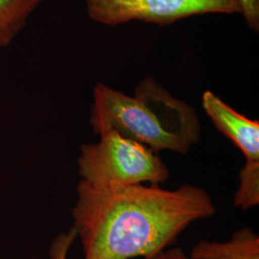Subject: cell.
<instances>
[{
  "instance_id": "cell-1",
  "label": "cell",
  "mask_w": 259,
  "mask_h": 259,
  "mask_svg": "<svg viewBox=\"0 0 259 259\" xmlns=\"http://www.w3.org/2000/svg\"><path fill=\"white\" fill-rule=\"evenodd\" d=\"M215 213L211 196L200 186L96 188L82 180L71 211L83 259L148 257L174 244L192 223Z\"/></svg>"
},
{
  "instance_id": "cell-2",
  "label": "cell",
  "mask_w": 259,
  "mask_h": 259,
  "mask_svg": "<svg viewBox=\"0 0 259 259\" xmlns=\"http://www.w3.org/2000/svg\"><path fill=\"white\" fill-rule=\"evenodd\" d=\"M91 125L95 135L114 130L157 153L167 150L186 155L202 135L194 108L174 97L153 77L142 79L135 96L96 84Z\"/></svg>"
},
{
  "instance_id": "cell-3",
  "label": "cell",
  "mask_w": 259,
  "mask_h": 259,
  "mask_svg": "<svg viewBox=\"0 0 259 259\" xmlns=\"http://www.w3.org/2000/svg\"><path fill=\"white\" fill-rule=\"evenodd\" d=\"M96 143L80 148L78 170L82 181L96 188L159 185L169 178V170L158 153L114 130L98 135Z\"/></svg>"
},
{
  "instance_id": "cell-4",
  "label": "cell",
  "mask_w": 259,
  "mask_h": 259,
  "mask_svg": "<svg viewBox=\"0 0 259 259\" xmlns=\"http://www.w3.org/2000/svg\"><path fill=\"white\" fill-rule=\"evenodd\" d=\"M90 18L115 26L132 20L158 25L204 14H241L239 0H85Z\"/></svg>"
},
{
  "instance_id": "cell-5",
  "label": "cell",
  "mask_w": 259,
  "mask_h": 259,
  "mask_svg": "<svg viewBox=\"0 0 259 259\" xmlns=\"http://www.w3.org/2000/svg\"><path fill=\"white\" fill-rule=\"evenodd\" d=\"M202 105L215 128L240 149L246 162L259 163L258 121L241 114L210 91L204 92Z\"/></svg>"
},
{
  "instance_id": "cell-6",
  "label": "cell",
  "mask_w": 259,
  "mask_h": 259,
  "mask_svg": "<svg viewBox=\"0 0 259 259\" xmlns=\"http://www.w3.org/2000/svg\"><path fill=\"white\" fill-rule=\"evenodd\" d=\"M192 259H259V237L250 228L233 232L225 242L201 240L192 248Z\"/></svg>"
},
{
  "instance_id": "cell-7",
  "label": "cell",
  "mask_w": 259,
  "mask_h": 259,
  "mask_svg": "<svg viewBox=\"0 0 259 259\" xmlns=\"http://www.w3.org/2000/svg\"><path fill=\"white\" fill-rule=\"evenodd\" d=\"M45 0H0V47H8Z\"/></svg>"
},
{
  "instance_id": "cell-8",
  "label": "cell",
  "mask_w": 259,
  "mask_h": 259,
  "mask_svg": "<svg viewBox=\"0 0 259 259\" xmlns=\"http://www.w3.org/2000/svg\"><path fill=\"white\" fill-rule=\"evenodd\" d=\"M239 185L234 196V206L248 210L259 204V163L245 162L239 171Z\"/></svg>"
},
{
  "instance_id": "cell-9",
  "label": "cell",
  "mask_w": 259,
  "mask_h": 259,
  "mask_svg": "<svg viewBox=\"0 0 259 259\" xmlns=\"http://www.w3.org/2000/svg\"><path fill=\"white\" fill-rule=\"evenodd\" d=\"M77 235L73 229L68 232H63L59 234L53 241L50 249L51 259H66L67 253L73 244Z\"/></svg>"
},
{
  "instance_id": "cell-10",
  "label": "cell",
  "mask_w": 259,
  "mask_h": 259,
  "mask_svg": "<svg viewBox=\"0 0 259 259\" xmlns=\"http://www.w3.org/2000/svg\"><path fill=\"white\" fill-rule=\"evenodd\" d=\"M241 14L243 15L249 27L258 32L259 30V0H239Z\"/></svg>"
},
{
  "instance_id": "cell-11",
  "label": "cell",
  "mask_w": 259,
  "mask_h": 259,
  "mask_svg": "<svg viewBox=\"0 0 259 259\" xmlns=\"http://www.w3.org/2000/svg\"><path fill=\"white\" fill-rule=\"evenodd\" d=\"M142 259H192L189 255H186L185 251L181 248H172L168 250H162L153 254L148 257Z\"/></svg>"
}]
</instances>
